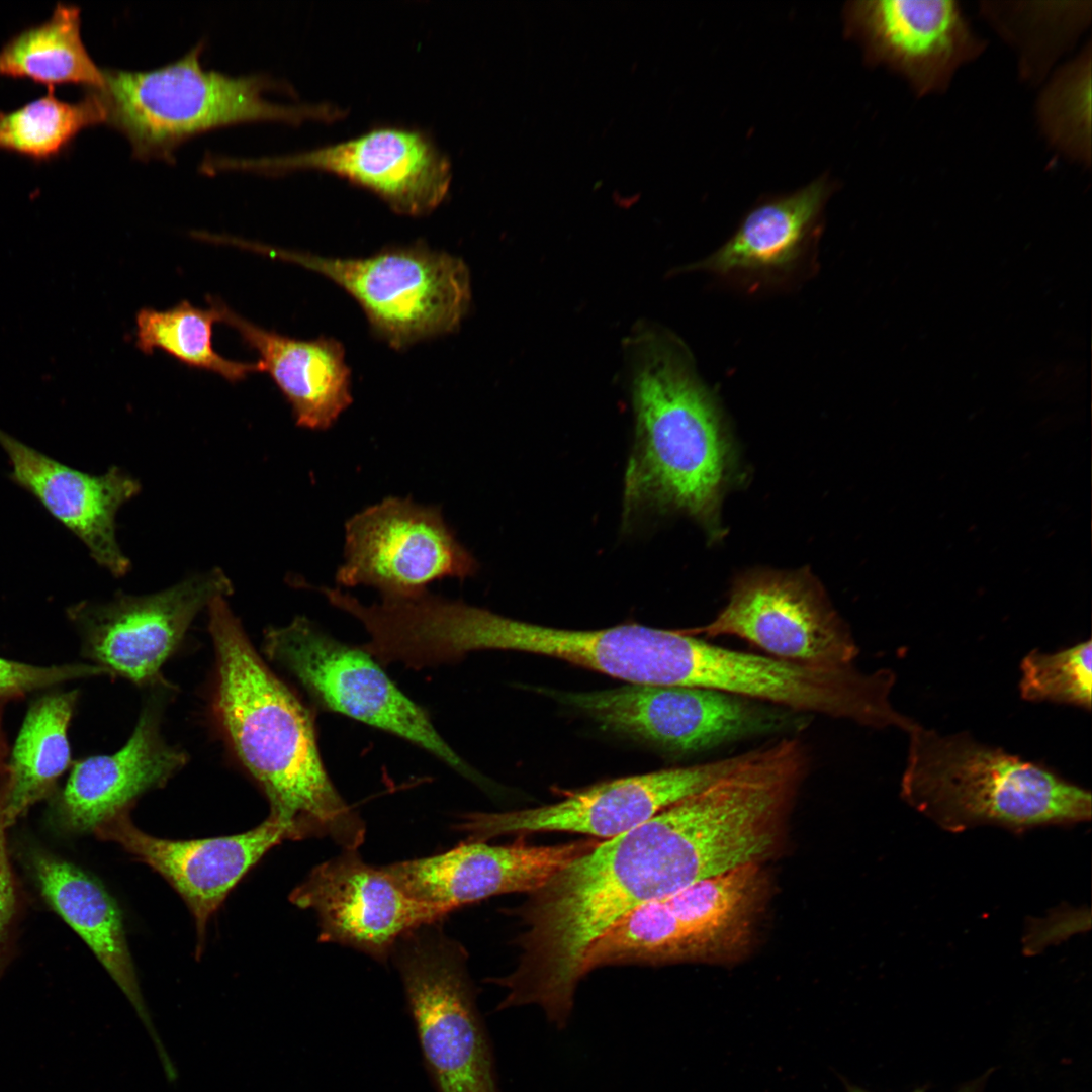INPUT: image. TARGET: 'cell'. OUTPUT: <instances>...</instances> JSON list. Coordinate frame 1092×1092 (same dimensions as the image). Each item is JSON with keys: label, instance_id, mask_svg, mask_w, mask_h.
Instances as JSON below:
<instances>
[{"label": "cell", "instance_id": "obj_1", "mask_svg": "<svg viewBox=\"0 0 1092 1092\" xmlns=\"http://www.w3.org/2000/svg\"><path fill=\"white\" fill-rule=\"evenodd\" d=\"M208 627L216 666V712L241 762L289 839L326 837L357 849L365 825L323 763L308 708L257 654L225 598L213 600Z\"/></svg>", "mask_w": 1092, "mask_h": 1092}, {"label": "cell", "instance_id": "obj_2", "mask_svg": "<svg viewBox=\"0 0 1092 1092\" xmlns=\"http://www.w3.org/2000/svg\"><path fill=\"white\" fill-rule=\"evenodd\" d=\"M635 444L624 481V518L643 510L682 512L722 535L720 509L732 466L721 407L689 350L655 327L630 339Z\"/></svg>", "mask_w": 1092, "mask_h": 1092}, {"label": "cell", "instance_id": "obj_3", "mask_svg": "<svg viewBox=\"0 0 1092 1092\" xmlns=\"http://www.w3.org/2000/svg\"><path fill=\"white\" fill-rule=\"evenodd\" d=\"M901 796L949 832L981 825L1012 830L1090 820L1091 793L1050 767L976 740L916 724Z\"/></svg>", "mask_w": 1092, "mask_h": 1092}, {"label": "cell", "instance_id": "obj_4", "mask_svg": "<svg viewBox=\"0 0 1092 1092\" xmlns=\"http://www.w3.org/2000/svg\"><path fill=\"white\" fill-rule=\"evenodd\" d=\"M202 50L198 43L179 60L150 71L103 70L104 86L96 91L106 122L129 140L136 156L169 158L193 134L233 123H298L339 115L328 106L272 103L264 98V92L275 86L272 80L205 70L199 61Z\"/></svg>", "mask_w": 1092, "mask_h": 1092}, {"label": "cell", "instance_id": "obj_5", "mask_svg": "<svg viewBox=\"0 0 1092 1092\" xmlns=\"http://www.w3.org/2000/svg\"><path fill=\"white\" fill-rule=\"evenodd\" d=\"M222 243L328 278L357 301L374 334L394 349L455 332L471 301L464 261L421 244L387 248L366 258H333L229 236Z\"/></svg>", "mask_w": 1092, "mask_h": 1092}, {"label": "cell", "instance_id": "obj_6", "mask_svg": "<svg viewBox=\"0 0 1092 1092\" xmlns=\"http://www.w3.org/2000/svg\"><path fill=\"white\" fill-rule=\"evenodd\" d=\"M437 924L411 931L391 954L427 1068L438 1092H500L467 952Z\"/></svg>", "mask_w": 1092, "mask_h": 1092}, {"label": "cell", "instance_id": "obj_7", "mask_svg": "<svg viewBox=\"0 0 1092 1092\" xmlns=\"http://www.w3.org/2000/svg\"><path fill=\"white\" fill-rule=\"evenodd\" d=\"M263 647L322 709L400 737L470 781H482L439 734L428 712L362 647L333 638L303 616L266 630Z\"/></svg>", "mask_w": 1092, "mask_h": 1092}, {"label": "cell", "instance_id": "obj_8", "mask_svg": "<svg viewBox=\"0 0 1092 1092\" xmlns=\"http://www.w3.org/2000/svg\"><path fill=\"white\" fill-rule=\"evenodd\" d=\"M540 692L605 730L677 755L777 731L788 723L779 707L701 688L628 685L589 692Z\"/></svg>", "mask_w": 1092, "mask_h": 1092}, {"label": "cell", "instance_id": "obj_9", "mask_svg": "<svg viewBox=\"0 0 1092 1092\" xmlns=\"http://www.w3.org/2000/svg\"><path fill=\"white\" fill-rule=\"evenodd\" d=\"M741 638L768 656L802 665H853L858 646L809 569H753L738 575L727 604L708 624L682 630Z\"/></svg>", "mask_w": 1092, "mask_h": 1092}, {"label": "cell", "instance_id": "obj_10", "mask_svg": "<svg viewBox=\"0 0 1092 1092\" xmlns=\"http://www.w3.org/2000/svg\"><path fill=\"white\" fill-rule=\"evenodd\" d=\"M342 586L368 585L382 596H412L435 580L474 575L478 562L437 506L387 496L345 523Z\"/></svg>", "mask_w": 1092, "mask_h": 1092}, {"label": "cell", "instance_id": "obj_11", "mask_svg": "<svg viewBox=\"0 0 1092 1092\" xmlns=\"http://www.w3.org/2000/svg\"><path fill=\"white\" fill-rule=\"evenodd\" d=\"M751 751L706 763L629 776L565 793L555 803L505 812H469L456 827L469 840L539 832L613 838L703 790L741 765Z\"/></svg>", "mask_w": 1092, "mask_h": 1092}, {"label": "cell", "instance_id": "obj_12", "mask_svg": "<svg viewBox=\"0 0 1092 1092\" xmlns=\"http://www.w3.org/2000/svg\"><path fill=\"white\" fill-rule=\"evenodd\" d=\"M232 593L230 578L213 568L155 594L120 593L106 603L82 602L68 615L94 665L146 687L162 676V665L177 650L194 618L213 600Z\"/></svg>", "mask_w": 1092, "mask_h": 1092}, {"label": "cell", "instance_id": "obj_13", "mask_svg": "<svg viewBox=\"0 0 1092 1092\" xmlns=\"http://www.w3.org/2000/svg\"><path fill=\"white\" fill-rule=\"evenodd\" d=\"M289 900L315 913L321 941L354 948L380 963L391 958L404 935L445 917L412 897L385 866L365 862L357 849H343L314 867Z\"/></svg>", "mask_w": 1092, "mask_h": 1092}, {"label": "cell", "instance_id": "obj_14", "mask_svg": "<svg viewBox=\"0 0 1092 1092\" xmlns=\"http://www.w3.org/2000/svg\"><path fill=\"white\" fill-rule=\"evenodd\" d=\"M219 167L266 172L329 171L370 189L395 211L408 215L436 208L451 180L449 162L427 136L390 127L293 155L250 160L216 158L215 168Z\"/></svg>", "mask_w": 1092, "mask_h": 1092}, {"label": "cell", "instance_id": "obj_15", "mask_svg": "<svg viewBox=\"0 0 1092 1092\" xmlns=\"http://www.w3.org/2000/svg\"><path fill=\"white\" fill-rule=\"evenodd\" d=\"M124 810L98 827L100 838L119 844L159 873L179 893L196 926L197 954L206 925L229 893L271 848L289 839L282 823L268 816L255 828L230 836L171 840L143 832Z\"/></svg>", "mask_w": 1092, "mask_h": 1092}, {"label": "cell", "instance_id": "obj_16", "mask_svg": "<svg viewBox=\"0 0 1092 1092\" xmlns=\"http://www.w3.org/2000/svg\"><path fill=\"white\" fill-rule=\"evenodd\" d=\"M147 694L132 734L110 755L74 764L56 804L65 829L94 832L116 814L130 809L144 793L164 786L187 763V754L162 735V717L175 688L163 676L146 686Z\"/></svg>", "mask_w": 1092, "mask_h": 1092}, {"label": "cell", "instance_id": "obj_17", "mask_svg": "<svg viewBox=\"0 0 1092 1092\" xmlns=\"http://www.w3.org/2000/svg\"><path fill=\"white\" fill-rule=\"evenodd\" d=\"M597 844L593 839L555 845L468 840L443 853L385 868L412 897L446 916L491 896L532 893Z\"/></svg>", "mask_w": 1092, "mask_h": 1092}, {"label": "cell", "instance_id": "obj_18", "mask_svg": "<svg viewBox=\"0 0 1092 1092\" xmlns=\"http://www.w3.org/2000/svg\"><path fill=\"white\" fill-rule=\"evenodd\" d=\"M854 22L872 59L905 78L917 96L944 92L986 49L953 0H870Z\"/></svg>", "mask_w": 1092, "mask_h": 1092}, {"label": "cell", "instance_id": "obj_19", "mask_svg": "<svg viewBox=\"0 0 1092 1092\" xmlns=\"http://www.w3.org/2000/svg\"><path fill=\"white\" fill-rule=\"evenodd\" d=\"M0 445L12 467L10 478L75 534L97 564L114 576L126 574L130 561L117 542L115 517L140 492L139 481L116 466L101 475L79 471L2 429Z\"/></svg>", "mask_w": 1092, "mask_h": 1092}, {"label": "cell", "instance_id": "obj_20", "mask_svg": "<svg viewBox=\"0 0 1092 1092\" xmlns=\"http://www.w3.org/2000/svg\"><path fill=\"white\" fill-rule=\"evenodd\" d=\"M758 862L700 880L650 905V921L674 963L712 961L741 952L764 892Z\"/></svg>", "mask_w": 1092, "mask_h": 1092}, {"label": "cell", "instance_id": "obj_21", "mask_svg": "<svg viewBox=\"0 0 1092 1092\" xmlns=\"http://www.w3.org/2000/svg\"><path fill=\"white\" fill-rule=\"evenodd\" d=\"M828 187L815 180L752 209L719 249L687 270L703 271L750 287L791 280L815 258Z\"/></svg>", "mask_w": 1092, "mask_h": 1092}, {"label": "cell", "instance_id": "obj_22", "mask_svg": "<svg viewBox=\"0 0 1092 1092\" xmlns=\"http://www.w3.org/2000/svg\"><path fill=\"white\" fill-rule=\"evenodd\" d=\"M208 298L217 307L220 323L235 329L259 354L264 372L291 405L296 425L315 431L331 428L352 403L343 345L333 338L300 340L264 329L221 299Z\"/></svg>", "mask_w": 1092, "mask_h": 1092}, {"label": "cell", "instance_id": "obj_23", "mask_svg": "<svg viewBox=\"0 0 1092 1092\" xmlns=\"http://www.w3.org/2000/svg\"><path fill=\"white\" fill-rule=\"evenodd\" d=\"M30 868L44 899L103 965L136 1011L160 1059L166 1058L142 996L115 900L95 878L51 853L34 851Z\"/></svg>", "mask_w": 1092, "mask_h": 1092}, {"label": "cell", "instance_id": "obj_24", "mask_svg": "<svg viewBox=\"0 0 1092 1092\" xmlns=\"http://www.w3.org/2000/svg\"><path fill=\"white\" fill-rule=\"evenodd\" d=\"M76 692H53L29 707L0 775V812L10 826L46 797L70 765L69 724Z\"/></svg>", "mask_w": 1092, "mask_h": 1092}, {"label": "cell", "instance_id": "obj_25", "mask_svg": "<svg viewBox=\"0 0 1092 1092\" xmlns=\"http://www.w3.org/2000/svg\"><path fill=\"white\" fill-rule=\"evenodd\" d=\"M980 12L1016 52L1021 80L1038 85L1088 27V1H983Z\"/></svg>", "mask_w": 1092, "mask_h": 1092}, {"label": "cell", "instance_id": "obj_26", "mask_svg": "<svg viewBox=\"0 0 1092 1092\" xmlns=\"http://www.w3.org/2000/svg\"><path fill=\"white\" fill-rule=\"evenodd\" d=\"M0 76L25 78L50 87L79 84L101 89L104 71L81 37L80 9L59 3L51 17L9 39L0 50Z\"/></svg>", "mask_w": 1092, "mask_h": 1092}, {"label": "cell", "instance_id": "obj_27", "mask_svg": "<svg viewBox=\"0 0 1092 1092\" xmlns=\"http://www.w3.org/2000/svg\"><path fill=\"white\" fill-rule=\"evenodd\" d=\"M208 308L182 300L173 307L157 310L141 308L135 315V345L144 354L157 349L180 363L220 375L230 382L244 380L249 374L264 372L257 362H240L218 354L212 345V327L220 323L219 311L207 298Z\"/></svg>", "mask_w": 1092, "mask_h": 1092}, {"label": "cell", "instance_id": "obj_28", "mask_svg": "<svg viewBox=\"0 0 1092 1092\" xmlns=\"http://www.w3.org/2000/svg\"><path fill=\"white\" fill-rule=\"evenodd\" d=\"M106 122L96 90L67 102L51 91L13 111L0 112V150L34 160H48L65 150L84 128Z\"/></svg>", "mask_w": 1092, "mask_h": 1092}, {"label": "cell", "instance_id": "obj_29", "mask_svg": "<svg viewBox=\"0 0 1092 1092\" xmlns=\"http://www.w3.org/2000/svg\"><path fill=\"white\" fill-rule=\"evenodd\" d=\"M1036 119L1052 148L1091 164V43L1059 68L1036 102Z\"/></svg>", "mask_w": 1092, "mask_h": 1092}, {"label": "cell", "instance_id": "obj_30", "mask_svg": "<svg viewBox=\"0 0 1092 1092\" xmlns=\"http://www.w3.org/2000/svg\"><path fill=\"white\" fill-rule=\"evenodd\" d=\"M1091 640L1055 652L1032 650L1020 663L1019 692L1030 702H1053L1091 710Z\"/></svg>", "mask_w": 1092, "mask_h": 1092}, {"label": "cell", "instance_id": "obj_31", "mask_svg": "<svg viewBox=\"0 0 1092 1092\" xmlns=\"http://www.w3.org/2000/svg\"><path fill=\"white\" fill-rule=\"evenodd\" d=\"M106 672L94 664L37 666L0 657V702Z\"/></svg>", "mask_w": 1092, "mask_h": 1092}, {"label": "cell", "instance_id": "obj_32", "mask_svg": "<svg viewBox=\"0 0 1092 1092\" xmlns=\"http://www.w3.org/2000/svg\"><path fill=\"white\" fill-rule=\"evenodd\" d=\"M8 827L9 825L0 812V972L6 956L16 910L15 884L6 844V830Z\"/></svg>", "mask_w": 1092, "mask_h": 1092}, {"label": "cell", "instance_id": "obj_33", "mask_svg": "<svg viewBox=\"0 0 1092 1092\" xmlns=\"http://www.w3.org/2000/svg\"><path fill=\"white\" fill-rule=\"evenodd\" d=\"M993 1071H994V1069H990L988 1071H985L982 1075H980V1076H978V1077H976V1078L962 1084L953 1092H984L985 1087L987 1085V1082H988V1080H989V1078L991 1076V1073ZM843 1084H844L846 1092H873V1091H870V1090L864 1089L862 1087L856 1086V1085H854L851 1082L846 1081V1080H843ZM912 1092H928V1091H925L924 1089L920 1088V1089H916V1090H914Z\"/></svg>", "mask_w": 1092, "mask_h": 1092}, {"label": "cell", "instance_id": "obj_34", "mask_svg": "<svg viewBox=\"0 0 1092 1092\" xmlns=\"http://www.w3.org/2000/svg\"><path fill=\"white\" fill-rule=\"evenodd\" d=\"M2 702H0V775L5 766L8 758V749L6 745L5 736L2 729Z\"/></svg>", "mask_w": 1092, "mask_h": 1092}]
</instances>
